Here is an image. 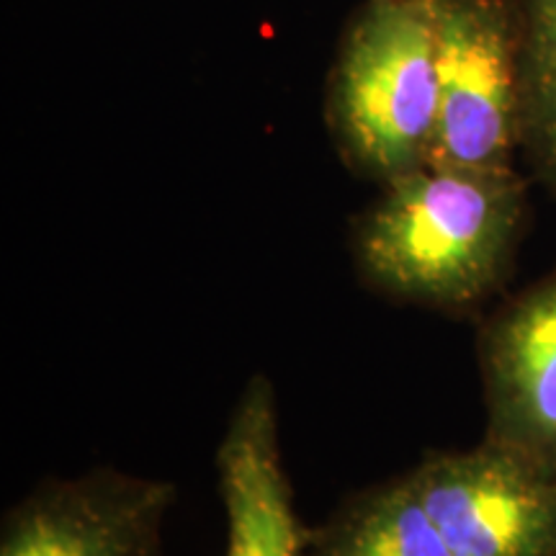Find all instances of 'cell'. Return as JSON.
I'll return each mask as SVG.
<instances>
[{
	"mask_svg": "<svg viewBox=\"0 0 556 556\" xmlns=\"http://www.w3.org/2000/svg\"><path fill=\"white\" fill-rule=\"evenodd\" d=\"M217 486L225 556H307L309 531L296 516L283 467L276 392L263 374L250 377L222 435Z\"/></svg>",
	"mask_w": 556,
	"mask_h": 556,
	"instance_id": "52a82bcc",
	"label": "cell"
},
{
	"mask_svg": "<svg viewBox=\"0 0 556 556\" xmlns=\"http://www.w3.org/2000/svg\"><path fill=\"white\" fill-rule=\"evenodd\" d=\"M523 16V129L520 152L556 191V0H518Z\"/></svg>",
	"mask_w": 556,
	"mask_h": 556,
	"instance_id": "ba28073f",
	"label": "cell"
},
{
	"mask_svg": "<svg viewBox=\"0 0 556 556\" xmlns=\"http://www.w3.org/2000/svg\"><path fill=\"white\" fill-rule=\"evenodd\" d=\"M168 479L96 469L37 486L5 513L0 556H160Z\"/></svg>",
	"mask_w": 556,
	"mask_h": 556,
	"instance_id": "5b68a950",
	"label": "cell"
},
{
	"mask_svg": "<svg viewBox=\"0 0 556 556\" xmlns=\"http://www.w3.org/2000/svg\"><path fill=\"white\" fill-rule=\"evenodd\" d=\"M438 111L430 168H516L523 129V16L518 0H430Z\"/></svg>",
	"mask_w": 556,
	"mask_h": 556,
	"instance_id": "3957f363",
	"label": "cell"
},
{
	"mask_svg": "<svg viewBox=\"0 0 556 556\" xmlns=\"http://www.w3.org/2000/svg\"><path fill=\"white\" fill-rule=\"evenodd\" d=\"M484 443L556 477V270L482 328Z\"/></svg>",
	"mask_w": 556,
	"mask_h": 556,
	"instance_id": "8992f818",
	"label": "cell"
},
{
	"mask_svg": "<svg viewBox=\"0 0 556 556\" xmlns=\"http://www.w3.org/2000/svg\"><path fill=\"white\" fill-rule=\"evenodd\" d=\"M528 184L516 168L422 165L392 184L353 222L358 274L394 302L438 312L477 307L516 258Z\"/></svg>",
	"mask_w": 556,
	"mask_h": 556,
	"instance_id": "6da1fadb",
	"label": "cell"
},
{
	"mask_svg": "<svg viewBox=\"0 0 556 556\" xmlns=\"http://www.w3.org/2000/svg\"><path fill=\"white\" fill-rule=\"evenodd\" d=\"M438 556H556V477L490 443L405 471Z\"/></svg>",
	"mask_w": 556,
	"mask_h": 556,
	"instance_id": "277c9868",
	"label": "cell"
},
{
	"mask_svg": "<svg viewBox=\"0 0 556 556\" xmlns=\"http://www.w3.org/2000/svg\"><path fill=\"white\" fill-rule=\"evenodd\" d=\"M438 111L430 0H364L328 75L325 122L345 168L387 186L422 168Z\"/></svg>",
	"mask_w": 556,
	"mask_h": 556,
	"instance_id": "7a4b0ae2",
	"label": "cell"
}]
</instances>
